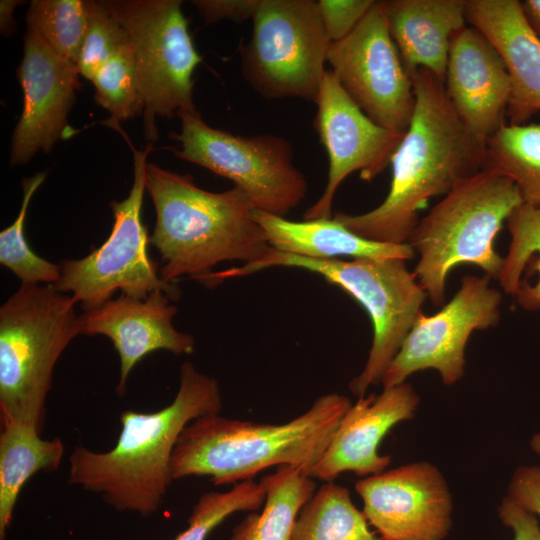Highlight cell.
Masks as SVG:
<instances>
[{
	"instance_id": "1",
	"label": "cell",
	"mask_w": 540,
	"mask_h": 540,
	"mask_svg": "<svg viewBox=\"0 0 540 540\" xmlns=\"http://www.w3.org/2000/svg\"><path fill=\"white\" fill-rule=\"evenodd\" d=\"M411 79L414 111L391 159L386 198L368 212L333 216L353 233L375 242L406 244L427 202L445 196L484 164L485 149L458 118L444 83L425 69L417 70Z\"/></svg>"
},
{
	"instance_id": "2",
	"label": "cell",
	"mask_w": 540,
	"mask_h": 540,
	"mask_svg": "<svg viewBox=\"0 0 540 540\" xmlns=\"http://www.w3.org/2000/svg\"><path fill=\"white\" fill-rule=\"evenodd\" d=\"M221 410L218 381L186 361L180 366L179 387L169 405L155 412H122L120 434L109 451L73 449L68 482L99 494L119 512L148 517L160 509L174 481L171 461L182 431L193 420Z\"/></svg>"
},
{
	"instance_id": "3",
	"label": "cell",
	"mask_w": 540,
	"mask_h": 540,
	"mask_svg": "<svg viewBox=\"0 0 540 540\" xmlns=\"http://www.w3.org/2000/svg\"><path fill=\"white\" fill-rule=\"evenodd\" d=\"M351 405L347 396L332 392L282 424L242 421L220 413L195 419L174 448L172 478L208 476L214 485L238 484L284 465L309 475Z\"/></svg>"
},
{
	"instance_id": "4",
	"label": "cell",
	"mask_w": 540,
	"mask_h": 540,
	"mask_svg": "<svg viewBox=\"0 0 540 540\" xmlns=\"http://www.w3.org/2000/svg\"><path fill=\"white\" fill-rule=\"evenodd\" d=\"M145 188L156 215L150 243L160 253V277L168 283L185 275L198 280L225 261L254 262L271 248L255 207L235 186L210 192L189 174L147 162Z\"/></svg>"
},
{
	"instance_id": "5",
	"label": "cell",
	"mask_w": 540,
	"mask_h": 540,
	"mask_svg": "<svg viewBox=\"0 0 540 540\" xmlns=\"http://www.w3.org/2000/svg\"><path fill=\"white\" fill-rule=\"evenodd\" d=\"M522 203L509 178L482 168L458 183L418 221L407 244L418 255L413 273L434 306L444 304L448 276L459 265L477 266L498 280L503 257L494 242Z\"/></svg>"
},
{
	"instance_id": "6",
	"label": "cell",
	"mask_w": 540,
	"mask_h": 540,
	"mask_svg": "<svg viewBox=\"0 0 540 540\" xmlns=\"http://www.w3.org/2000/svg\"><path fill=\"white\" fill-rule=\"evenodd\" d=\"M71 295L53 285L21 283L0 307V422L40 433L54 367L81 334Z\"/></svg>"
},
{
	"instance_id": "7",
	"label": "cell",
	"mask_w": 540,
	"mask_h": 540,
	"mask_svg": "<svg viewBox=\"0 0 540 540\" xmlns=\"http://www.w3.org/2000/svg\"><path fill=\"white\" fill-rule=\"evenodd\" d=\"M407 260L401 258L311 259L270 248L260 259L224 271L212 272L215 286L274 266L298 267L321 275L353 297L368 313L373 327L372 345L362 371L349 383L357 397L365 396L382 379L404 340L423 313L427 298Z\"/></svg>"
},
{
	"instance_id": "8",
	"label": "cell",
	"mask_w": 540,
	"mask_h": 540,
	"mask_svg": "<svg viewBox=\"0 0 540 540\" xmlns=\"http://www.w3.org/2000/svg\"><path fill=\"white\" fill-rule=\"evenodd\" d=\"M125 27L134 50L144 104V136L158 140L156 118L196 112L192 76L202 61L191 39L180 0H103Z\"/></svg>"
},
{
	"instance_id": "9",
	"label": "cell",
	"mask_w": 540,
	"mask_h": 540,
	"mask_svg": "<svg viewBox=\"0 0 540 540\" xmlns=\"http://www.w3.org/2000/svg\"><path fill=\"white\" fill-rule=\"evenodd\" d=\"M133 152V184L122 201H112L114 222L109 237L100 247L80 259L59 263L60 278L53 286L71 293L84 311L97 308L120 290L122 294L145 299L154 291H163L171 300L181 294L174 283L160 277L159 265L150 257V238L142 221V205L147 156L153 143Z\"/></svg>"
},
{
	"instance_id": "10",
	"label": "cell",
	"mask_w": 540,
	"mask_h": 540,
	"mask_svg": "<svg viewBox=\"0 0 540 540\" xmlns=\"http://www.w3.org/2000/svg\"><path fill=\"white\" fill-rule=\"evenodd\" d=\"M250 41L240 48L245 81L268 100L315 103L331 40L317 1L260 0Z\"/></svg>"
},
{
	"instance_id": "11",
	"label": "cell",
	"mask_w": 540,
	"mask_h": 540,
	"mask_svg": "<svg viewBox=\"0 0 540 540\" xmlns=\"http://www.w3.org/2000/svg\"><path fill=\"white\" fill-rule=\"evenodd\" d=\"M180 142L172 149L182 160L228 178L256 210L285 217L306 196L307 181L293 162L291 143L280 136H239L210 127L198 111H181Z\"/></svg>"
},
{
	"instance_id": "12",
	"label": "cell",
	"mask_w": 540,
	"mask_h": 540,
	"mask_svg": "<svg viewBox=\"0 0 540 540\" xmlns=\"http://www.w3.org/2000/svg\"><path fill=\"white\" fill-rule=\"evenodd\" d=\"M327 62L372 121L406 133L415 106L413 83L390 35L385 1H374L349 35L331 42Z\"/></svg>"
},
{
	"instance_id": "13",
	"label": "cell",
	"mask_w": 540,
	"mask_h": 540,
	"mask_svg": "<svg viewBox=\"0 0 540 540\" xmlns=\"http://www.w3.org/2000/svg\"><path fill=\"white\" fill-rule=\"evenodd\" d=\"M486 275H466L454 296L438 312L422 313L388 367L382 387L407 382L414 373L433 369L443 384L451 386L465 374V350L476 330L498 324L501 292L490 286Z\"/></svg>"
},
{
	"instance_id": "14",
	"label": "cell",
	"mask_w": 540,
	"mask_h": 540,
	"mask_svg": "<svg viewBox=\"0 0 540 540\" xmlns=\"http://www.w3.org/2000/svg\"><path fill=\"white\" fill-rule=\"evenodd\" d=\"M314 127L329 158L328 180L321 197L306 210L305 220L330 219L339 185L359 171L372 181L391 163L404 134L372 121L348 96L331 70H327L315 102Z\"/></svg>"
},
{
	"instance_id": "15",
	"label": "cell",
	"mask_w": 540,
	"mask_h": 540,
	"mask_svg": "<svg viewBox=\"0 0 540 540\" xmlns=\"http://www.w3.org/2000/svg\"><path fill=\"white\" fill-rule=\"evenodd\" d=\"M363 514L383 540H444L452 528V494L440 469L417 461L355 483Z\"/></svg>"
},
{
	"instance_id": "16",
	"label": "cell",
	"mask_w": 540,
	"mask_h": 540,
	"mask_svg": "<svg viewBox=\"0 0 540 540\" xmlns=\"http://www.w3.org/2000/svg\"><path fill=\"white\" fill-rule=\"evenodd\" d=\"M79 75L75 64L27 30L17 70L24 105L11 139L12 166L27 164L37 151L47 153L56 142L75 133L67 118L80 85Z\"/></svg>"
},
{
	"instance_id": "17",
	"label": "cell",
	"mask_w": 540,
	"mask_h": 540,
	"mask_svg": "<svg viewBox=\"0 0 540 540\" xmlns=\"http://www.w3.org/2000/svg\"><path fill=\"white\" fill-rule=\"evenodd\" d=\"M444 87L458 118L485 149L506 124L511 81L502 56L475 27L465 26L453 36Z\"/></svg>"
},
{
	"instance_id": "18",
	"label": "cell",
	"mask_w": 540,
	"mask_h": 540,
	"mask_svg": "<svg viewBox=\"0 0 540 540\" xmlns=\"http://www.w3.org/2000/svg\"><path fill=\"white\" fill-rule=\"evenodd\" d=\"M419 404L420 396L408 382L358 397L309 476L333 482L344 472L363 478L385 471L391 457L378 452L381 441L395 425L412 419Z\"/></svg>"
},
{
	"instance_id": "19",
	"label": "cell",
	"mask_w": 540,
	"mask_h": 540,
	"mask_svg": "<svg viewBox=\"0 0 540 540\" xmlns=\"http://www.w3.org/2000/svg\"><path fill=\"white\" fill-rule=\"evenodd\" d=\"M170 300L163 291H154L145 299L121 294L79 315L81 334L108 337L119 354L118 396L125 394L128 376L148 354L158 350L175 355L194 351V337L173 326L178 308Z\"/></svg>"
},
{
	"instance_id": "20",
	"label": "cell",
	"mask_w": 540,
	"mask_h": 540,
	"mask_svg": "<svg viewBox=\"0 0 540 540\" xmlns=\"http://www.w3.org/2000/svg\"><path fill=\"white\" fill-rule=\"evenodd\" d=\"M467 23L481 31L502 56L511 81L506 117L523 125L540 111V42L518 0H466Z\"/></svg>"
},
{
	"instance_id": "21",
	"label": "cell",
	"mask_w": 540,
	"mask_h": 540,
	"mask_svg": "<svg viewBox=\"0 0 540 540\" xmlns=\"http://www.w3.org/2000/svg\"><path fill=\"white\" fill-rule=\"evenodd\" d=\"M390 35L410 77L419 69L443 83L453 36L466 26V0H387Z\"/></svg>"
},
{
	"instance_id": "22",
	"label": "cell",
	"mask_w": 540,
	"mask_h": 540,
	"mask_svg": "<svg viewBox=\"0 0 540 540\" xmlns=\"http://www.w3.org/2000/svg\"><path fill=\"white\" fill-rule=\"evenodd\" d=\"M254 218L265 232L271 248L311 259L356 258L413 259L415 253L406 244H388L364 239L333 217L300 222L260 210Z\"/></svg>"
},
{
	"instance_id": "23",
	"label": "cell",
	"mask_w": 540,
	"mask_h": 540,
	"mask_svg": "<svg viewBox=\"0 0 540 540\" xmlns=\"http://www.w3.org/2000/svg\"><path fill=\"white\" fill-rule=\"evenodd\" d=\"M64 443L40 437L27 424L11 422L0 432V540H6L14 508L25 483L38 472H54L61 465Z\"/></svg>"
},
{
	"instance_id": "24",
	"label": "cell",
	"mask_w": 540,
	"mask_h": 540,
	"mask_svg": "<svg viewBox=\"0 0 540 540\" xmlns=\"http://www.w3.org/2000/svg\"><path fill=\"white\" fill-rule=\"evenodd\" d=\"M260 483L265 490L263 510L243 518L229 540H292L298 515L317 490L314 478L284 465Z\"/></svg>"
},
{
	"instance_id": "25",
	"label": "cell",
	"mask_w": 540,
	"mask_h": 540,
	"mask_svg": "<svg viewBox=\"0 0 540 540\" xmlns=\"http://www.w3.org/2000/svg\"><path fill=\"white\" fill-rule=\"evenodd\" d=\"M507 254L498 278L524 310L540 309V209L522 203L508 217Z\"/></svg>"
},
{
	"instance_id": "26",
	"label": "cell",
	"mask_w": 540,
	"mask_h": 540,
	"mask_svg": "<svg viewBox=\"0 0 540 540\" xmlns=\"http://www.w3.org/2000/svg\"><path fill=\"white\" fill-rule=\"evenodd\" d=\"M485 169L509 178L523 203L540 209V124H504L486 142Z\"/></svg>"
},
{
	"instance_id": "27",
	"label": "cell",
	"mask_w": 540,
	"mask_h": 540,
	"mask_svg": "<svg viewBox=\"0 0 540 540\" xmlns=\"http://www.w3.org/2000/svg\"><path fill=\"white\" fill-rule=\"evenodd\" d=\"M292 540H383L369 529L368 521L354 505L350 491L325 482L301 509Z\"/></svg>"
},
{
	"instance_id": "28",
	"label": "cell",
	"mask_w": 540,
	"mask_h": 540,
	"mask_svg": "<svg viewBox=\"0 0 540 540\" xmlns=\"http://www.w3.org/2000/svg\"><path fill=\"white\" fill-rule=\"evenodd\" d=\"M87 21V0H32L26 15L27 30L76 66Z\"/></svg>"
},
{
	"instance_id": "29",
	"label": "cell",
	"mask_w": 540,
	"mask_h": 540,
	"mask_svg": "<svg viewBox=\"0 0 540 540\" xmlns=\"http://www.w3.org/2000/svg\"><path fill=\"white\" fill-rule=\"evenodd\" d=\"M46 173L38 172L22 181L23 198L14 222L0 233V263L13 272L21 283L54 285L60 278L59 264L37 255L24 235V223L30 201L45 181Z\"/></svg>"
},
{
	"instance_id": "30",
	"label": "cell",
	"mask_w": 540,
	"mask_h": 540,
	"mask_svg": "<svg viewBox=\"0 0 540 540\" xmlns=\"http://www.w3.org/2000/svg\"><path fill=\"white\" fill-rule=\"evenodd\" d=\"M95 86V101L106 109L109 126L144 112L134 50L131 41L119 49L91 80Z\"/></svg>"
},
{
	"instance_id": "31",
	"label": "cell",
	"mask_w": 540,
	"mask_h": 540,
	"mask_svg": "<svg viewBox=\"0 0 540 540\" xmlns=\"http://www.w3.org/2000/svg\"><path fill=\"white\" fill-rule=\"evenodd\" d=\"M264 501L263 486L252 479L235 484L225 492H206L193 506L187 528L173 540H206L226 518L236 512L257 511Z\"/></svg>"
},
{
	"instance_id": "32",
	"label": "cell",
	"mask_w": 540,
	"mask_h": 540,
	"mask_svg": "<svg viewBox=\"0 0 540 540\" xmlns=\"http://www.w3.org/2000/svg\"><path fill=\"white\" fill-rule=\"evenodd\" d=\"M87 14V29L77 68L81 76L91 81L98 70L130 42V37L100 1L87 0Z\"/></svg>"
},
{
	"instance_id": "33",
	"label": "cell",
	"mask_w": 540,
	"mask_h": 540,
	"mask_svg": "<svg viewBox=\"0 0 540 540\" xmlns=\"http://www.w3.org/2000/svg\"><path fill=\"white\" fill-rule=\"evenodd\" d=\"M374 0H319V13L331 42L342 40L358 25Z\"/></svg>"
},
{
	"instance_id": "34",
	"label": "cell",
	"mask_w": 540,
	"mask_h": 540,
	"mask_svg": "<svg viewBox=\"0 0 540 540\" xmlns=\"http://www.w3.org/2000/svg\"><path fill=\"white\" fill-rule=\"evenodd\" d=\"M525 511L540 516V465H521L511 476L507 495Z\"/></svg>"
},
{
	"instance_id": "35",
	"label": "cell",
	"mask_w": 540,
	"mask_h": 540,
	"mask_svg": "<svg viewBox=\"0 0 540 540\" xmlns=\"http://www.w3.org/2000/svg\"><path fill=\"white\" fill-rule=\"evenodd\" d=\"M260 0H194L192 4L207 23L226 19L243 22L253 19Z\"/></svg>"
},
{
	"instance_id": "36",
	"label": "cell",
	"mask_w": 540,
	"mask_h": 540,
	"mask_svg": "<svg viewBox=\"0 0 540 540\" xmlns=\"http://www.w3.org/2000/svg\"><path fill=\"white\" fill-rule=\"evenodd\" d=\"M499 518L512 529L514 540H540V526L535 515L516 505L504 496L498 507Z\"/></svg>"
},
{
	"instance_id": "37",
	"label": "cell",
	"mask_w": 540,
	"mask_h": 540,
	"mask_svg": "<svg viewBox=\"0 0 540 540\" xmlns=\"http://www.w3.org/2000/svg\"><path fill=\"white\" fill-rule=\"evenodd\" d=\"M520 4L526 23L540 42V0H524Z\"/></svg>"
},
{
	"instance_id": "38",
	"label": "cell",
	"mask_w": 540,
	"mask_h": 540,
	"mask_svg": "<svg viewBox=\"0 0 540 540\" xmlns=\"http://www.w3.org/2000/svg\"><path fill=\"white\" fill-rule=\"evenodd\" d=\"M15 0H1L0 2V27L1 33L11 35L15 30L13 10L19 4Z\"/></svg>"
},
{
	"instance_id": "39",
	"label": "cell",
	"mask_w": 540,
	"mask_h": 540,
	"mask_svg": "<svg viewBox=\"0 0 540 540\" xmlns=\"http://www.w3.org/2000/svg\"><path fill=\"white\" fill-rule=\"evenodd\" d=\"M529 444L531 450L540 457V431L531 437Z\"/></svg>"
}]
</instances>
